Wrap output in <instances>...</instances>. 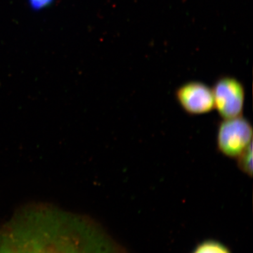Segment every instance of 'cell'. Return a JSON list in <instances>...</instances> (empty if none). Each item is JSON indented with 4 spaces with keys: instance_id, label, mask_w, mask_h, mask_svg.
<instances>
[{
    "instance_id": "obj_1",
    "label": "cell",
    "mask_w": 253,
    "mask_h": 253,
    "mask_svg": "<svg viewBox=\"0 0 253 253\" xmlns=\"http://www.w3.org/2000/svg\"><path fill=\"white\" fill-rule=\"evenodd\" d=\"M40 214L0 229V253H129L90 221Z\"/></svg>"
},
{
    "instance_id": "obj_2",
    "label": "cell",
    "mask_w": 253,
    "mask_h": 253,
    "mask_svg": "<svg viewBox=\"0 0 253 253\" xmlns=\"http://www.w3.org/2000/svg\"><path fill=\"white\" fill-rule=\"evenodd\" d=\"M253 135L252 125L244 116L222 119L216 134L218 151L225 157L236 159L252 144Z\"/></svg>"
},
{
    "instance_id": "obj_3",
    "label": "cell",
    "mask_w": 253,
    "mask_h": 253,
    "mask_svg": "<svg viewBox=\"0 0 253 253\" xmlns=\"http://www.w3.org/2000/svg\"><path fill=\"white\" fill-rule=\"evenodd\" d=\"M212 90L214 109L222 119L243 116L246 91L241 82L234 78H221Z\"/></svg>"
},
{
    "instance_id": "obj_4",
    "label": "cell",
    "mask_w": 253,
    "mask_h": 253,
    "mask_svg": "<svg viewBox=\"0 0 253 253\" xmlns=\"http://www.w3.org/2000/svg\"><path fill=\"white\" fill-rule=\"evenodd\" d=\"M175 99L190 116L207 114L214 109L212 89L201 82H189L179 86L175 91Z\"/></svg>"
},
{
    "instance_id": "obj_5",
    "label": "cell",
    "mask_w": 253,
    "mask_h": 253,
    "mask_svg": "<svg viewBox=\"0 0 253 253\" xmlns=\"http://www.w3.org/2000/svg\"><path fill=\"white\" fill-rule=\"evenodd\" d=\"M191 253H231L225 245L215 240H206L197 245Z\"/></svg>"
},
{
    "instance_id": "obj_6",
    "label": "cell",
    "mask_w": 253,
    "mask_h": 253,
    "mask_svg": "<svg viewBox=\"0 0 253 253\" xmlns=\"http://www.w3.org/2000/svg\"><path fill=\"white\" fill-rule=\"evenodd\" d=\"M237 167L244 174L253 176V143L236 158Z\"/></svg>"
},
{
    "instance_id": "obj_7",
    "label": "cell",
    "mask_w": 253,
    "mask_h": 253,
    "mask_svg": "<svg viewBox=\"0 0 253 253\" xmlns=\"http://www.w3.org/2000/svg\"><path fill=\"white\" fill-rule=\"evenodd\" d=\"M54 1V0H28V4L32 9L40 11L50 6Z\"/></svg>"
}]
</instances>
